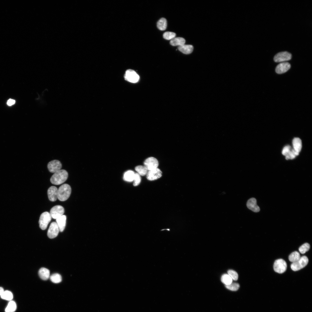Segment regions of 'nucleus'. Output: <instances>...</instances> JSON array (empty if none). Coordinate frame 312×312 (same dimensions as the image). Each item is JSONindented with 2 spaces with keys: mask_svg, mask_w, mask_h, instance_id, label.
<instances>
[{
  "mask_svg": "<svg viewBox=\"0 0 312 312\" xmlns=\"http://www.w3.org/2000/svg\"><path fill=\"white\" fill-rule=\"evenodd\" d=\"M141 181V176L137 173H135L134 180L133 185L136 186L139 184Z\"/></svg>",
  "mask_w": 312,
  "mask_h": 312,
  "instance_id": "34",
  "label": "nucleus"
},
{
  "mask_svg": "<svg viewBox=\"0 0 312 312\" xmlns=\"http://www.w3.org/2000/svg\"><path fill=\"white\" fill-rule=\"evenodd\" d=\"M167 27V22L166 19L162 18L160 19L158 22L157 27L160 31L165 30Z\"/></svg>",
  "mask_w": 312,
  "mask_h": 312,
  "instance_id": "22",
  "label": "nucleus"
},
{
  "mask_svg": "<svg viewBox=\"0 0 312 312\" xmlns=\"http://www.w3.org/2000/svg\"><path fill=\"white\" fill-rule=\"evenodd\" d=\"M186 40L184 38L180 37H175L170 42V44L173 46H180L185 44Z\"/></svg>",
  "mask_w": 312,
  "mask_h": 312,
  "instance_id": "20",
  "label": "nucleus"
},
{
  "mask_svg": "<svg viewBox=\"0 0 312 312\" xmlns=\"http://www.w3.org/2000/svg\"><path fill=\"white\" fill-rule=\"evenodd\" d=\"M293 149L299 153L302 148V143L301 139L298 138H294L292 141Z\"/></svg>",
  "mask_w": 312,
  "mask_h": 312,
  "instance_id": "18",
  "label": "nucleus"
},
{
  "mask_svg": "<svg viewBox=\"0 0 312 312\" xmlns=\"http://www.w3.org/2000/svg\"><path fill=\"white\" fill-rule=\"evenodd\" d=\"M144 164V166L148 171L157 168L159 165L158 160L153 157H150L147 158L145 161Z\"/></svg>",
  "mask_w": 312,
  "mask_h": 312,
  "instance_id": "8",
  "label": "nucleus"
},
{
  "mask_svg": "<svg viewBox=\"0 0 312 312\" xmlns=\"http://www.w3.org/2000/svg\"><path fill=\"white\" fill-rule=\"evenodd\" d=\"M310 248V245L307 243H305L301 246L299 248L300 252L302 254L308 252Z\"/></svg>",
  "mask_w": 312,
  "mask_h": 312,
  "instance_id": "30",
  "label": "nucleus"
},
{
  "mask_svg": "<svg viewBox=\"0 0 312 312\" xmlns=\"http://www.w3.org/2000/svg\"><path fill=\"white\" fill-rule=\"evenodd\" d=\"M135 170L140 176H145L147 174L148 170L144 166L139 165L135 168Z\"/></svg>",
  "mask_w": 312,
  "mask_h": 312,
  "instance_id": "24",
  "label": "nucleus"
},
{
  "mask_svg": "<svg viewBox=\"0 0 312 312\" xmlns=\"http://www.w3.org/2000/svg\"><path fill=\"white\" fill-rule=\"evenodd\" d=\"M228 289L232 291H237L240 288L239 284L237 283H232L230 285H225Z\"/></svg>",
  "mask_w": 312,
  "mask_h": 312,
  "instance_id": "32",
  "label": "nucleus"
},
{
  "mask_svg": "<svg viewBox=\"0 0 312 312\" xmlns=\"http://www.w3.org/2000/svg\"><path fill=\"white\" fill-rule=\"evenodd\" d=\"M221 279L222 282L225 285H230L232 282V279L228 274H224L223 275Z\"/></svg>",
  "mask_w": 312,
  "mask_h": 312,
  "instance_id": "26",
  "label": "nucleus"
},
{
  "mask_svg": "<svg viewBox=\"0 0 312 312\" xmlns=\"http://www.w3.org/2000/svg\"><path fill=\"white\" fill-rule=\"evenodd\" d=\"M147 175V179L150 181L157 180L162 176V172L158 168L149 171Z\"/></svg>",
  "mask_w": 312,
  "mask_h": 312,
  "instance_id": "12",
  "label": "nucleus"
},
{
  "mask_svg": "<svg viewBox=\"0 0 312 312\" xmlns=\"http://www.w3.org/2000/svg\"><path fill=\"white\" fill-rule=\"evenodd\" d=\"M68 177V174L66 170H60L52 175L50 178V181L53 184L59 185L65 182Z\"/></svg>",
  "mask_w": 312,
  "mask_h": 312,
  "instance_id": "1",
  "label": "nucleus"
},
{
  "mask_svg": "<svg viewBox=\"0 0 312 312\" xmlns=\"http://www.w3.org/2000/svg\"><path fill=\"white\" fill-rule=\"evenodd\" d=\"M50 278L51 281L52 282L55 283H60L62 281L61 276L58 273H55L52 275L50 276Z\"/></svg>",
  "mask_w": 312,
  "mask_h": 312,
  "instance_id": "27",
  "label": "nucleus"
},
{
  "mask_svg": "<svg viewBox=\"0 0 312 312\" xmlns=\"http://www.w3.org/2000/svg\"><path fill=\"white\" fill-rule=\"evenodd\" d=\"M71 192V189L70 186L67 184H63L58 189V198L60 201H65L69 198Z\"/></svg>",
  "mask_w": 312,
  "mask_h": 312,
  "instance_id": "2",
  "label": "nucleus"
},
{
  "mask_svg": "<svg viewBox=\"0 0 312 312\" xmlns=\"http://www.w3.org/2000/svg\"><path fill=\"white\" fill-rule=\"evenodd\" d=\"M17 309V305L14 301L11 300L9 303L6 307L5 312H15Z\"/></svg>",
  "mask_w": 312,
  "mask_h": 312,
  "instance_id": "23",
  "label": "nucleus"
},
{
  "mask_svg": "<svg viewBox=\"0 0 312 312\" xmlns=\"http://www.w3.org/2000/svg\"><path fill=\"white\" fill-rule=\"evenodd\" d=\"M65 213L64 207L60 205H57L52 208L50 214L52 218L57 219L63 215Z\"/></svg>",
  "mask_w": 312,
  "mask_h": 312,
  "instance_id": "6",
  "label": "nucleus"
},
{
  "mask_svg": "<svg viewBox=\"0 0 312 312\" xmlns=\"http://www.w3.org/2000/svg\"><path fill=\"white\" fill-rule=\"evenodd\" d=\"M176 36V34L174 33L167 32L164 33L163 37L166 40H171L175 37Z\"/></svg>",
  "mask_w": 312,
  "mask_h": 312,
  "instance_id": "31",
  "label": "nucleus"
},
{
  "mask_svg": "<svg viewBox=\"0 0 312 312\" xmlns=\"http://www.w3.org/2000/svg\"><path fill=\"white\" fill-rule=\"evenodd\" d=\"M124 78L126 80L133 83L137 82L139 79V75L134 70L131 69L126 71Z\"/></svg>",
  "mask_w": 312,
  "mask_h": 312,
  "instance_id": "7",
  "label": "nucleus"
},
{
  "mask_svg": "<svg viewBox=\"0 0 312 312\" xmlns=\"http://www.w3.org/2000/svg\"><path fill=\"white\" fill-rule=\"evenodd\" d=\"M2 298L3 299L11 301L13 299V295L12 292L10 291H4L3 294L1 296Z\"/></svg>",
  "mask_w": 312,
  "mask_h": 312,
  "instance_id": "28",
  "label": "nucleus"
},
{
  "mask_svg": "<svg viewBox=\"0 0 312 312\" xmlns=\"http://www.w3.org/2000/svg\"><path fill=\"white\" fill-rule=\"evenodd\" d=\"M298 153L296 152L293 149H291L288 154L285 156L286 160L293 159L299 155Z\"/></svg>",
  "mask_w": 312,
  "mask_h": 312,
  "instance_id": "29",
  "label": "nucleus"
},
{
  "mask_svg": "<svg viewBox=\"0 0 312 312\" xmlns=\"http://www.w3.org/2000/svg\"><path fill=\"white\" fill-rule=\"evenodd\" d=\"M247 205L248 209L255 213H258L260 211V207L257 205V200L254 198H252L248 201Z\"/></svg>",
  "mask_w": 312,
  "mask_h": 312,
  "instance_id": "13",
  "label": "nucleus"
},
{
  "mask_svg": "<svg viewBox=\"0 0 312 312\" xmlns=\"http://www.w3.org/2000/svg\"><path fill=\"white\" fill-rule=\"evenodd\" d=\"M60 231L59 228L56 222H52L51 224L48 232V237L53 239L56 237Z\"/></svg>",
  "mask_w": 312,
  "mask_h": 312,
  "instance_id": "10",
  "label": "nucleus"
},
{
  "mask_svg": "<svg viewBox=\"0 0 312 312\" xmlns=\"http://www.w3.org/2000/svg\"><path fill=\"white\" fill-rule=\"evenodd\" d=\"M52 218L50 213L48 212H46L41 214L39 221V227L41 230H45L46 229Z\"/></svg>",
  "mask_w": 312,
  "mask_h": 312,
  "instance_id": "4",
  "label": "nucleus"
},
{
  "mask_svg": "<svg viewBox=\"0 0 312 312\" xmlns=\"http://www.w3.org/2000/svg\"><path fill=\"white\" fill-rule=\"evenodd\" d=\"M178 48L180 52L186 54H191L193 50V47L191 45L184 44L182 46H179Z\"/></svg>",
  "mask_w": 312,
  "mask_h": 312,
  "instance_id": "17",
  "label": "nucleus"
},
{
  "mask_svg": "<svg viewBox=\"0 0 312 312\" xmlns=\"http://www.w3.org/2000/svg\"><path fill=\"white\" fill-rule=\"evenodd\" d=\"M309 260L307 256H302L298 261L292 264L291 265V268L294 271H298L305 267L307 264Z\"/></svg>",
  "mask_w": 312,
  "mask_h": 312,
  "instance_id": "3",
  "label": "nucleus"
},
{
  "mask_svg": "<svg viewBox=\"0 0 312 312\" xmlns=\"http://www.w3.org/2000/svg\"><path fill=\"white\" fill-rule=\"evenodd\" d=\"M15 102L16 101L15 100L10 99L8 100L7 102V104L8 106H11L14 105Z\"/></svg>",
  "mask_w": 312,
  "mask_h": 312,
  "instance_id": "36",
  "label": "nucleus"
},
{
  "mask_svg": "<svg viewBox=\"0 0 312 312\" xmlns=\"http://www.w3.org/2000/svg\"><path fill=\"white\" fill-rule=\"evenodd\" d=\"M47 167L50 172L55 173L61 170L62 167V164L59 160H54L49 162Z\"/></svg>",
  "mask_w": 312,
  "mask_h": 312,
  "instance_id": "11",
  "label": "nucleus"
},
{
  "mask_svg": "<svg viewBox=\"0 0 312 312\" xmlns=\"http://www.w3.org/2000/svg\"><path fill=\"white\" fill-rule=\"evenodd\" d=\"M4 292V289L3 288L0 287V296H1Z\"/></svg>",
  "mask_w": 312,
  "mask_h": 312,
  "instance_id": "37",
  "label": "nucleus"
},
{
  "mask_svg": "<svg viewBox=\"0 0 312 312\" xmlns=\"http://www.w3.org/2000/svg\"><path fill=\"white\" fill-rule=\"evenodd\" d=\"M39 274L41 279L44 280H46L50 277V271L46 268H42L39 270Z\"/></svg>",
  "mask_w": 312,
  "mask_h": 312,
  "instance_id": "19",
  "label": "nucleus"
},
{
  "mask_svg": "<svg viewBox=\"0 0 312 312\" xmlns=\"http://www.w3.org/2000/svg\"><path fill=\"white\" fill-rule=\"evenodd\" d=\"M135 173L132 171L129 170L126 172L124 174V180L128 182H132L134 181Z\"/></svg>",
  "mask_w": 312,
  "mask_h": 312,
  "instance_id": "21",
  "label": "nucleus"
},
{
  "mask_svg": "<svg viewBox=\"0 0 312 312\" xmlns=\"http://www.w3.org/2000/svg\"><path fill=\"white\" fill-rule=\"evenodd\" d=\"M58 189L54 186L50 187L48 191V194L49 199L52 201H55L57 199Z\"/></svg>",
  "mask_w": 312,
  "mask_h": 312,
  "instance_id": "15",
  "label": "nucleus"
},
{
  "mask_svg": "<svg viewBox=\"0 0 312 312\" xmlns=\"http://www.w3.org/2000/svg\"><path fill=\"white\" fill-rule=\"evenodd\" d=\"M291 149V147L290 146L288 145L285 146L283 150L282 151V154L285 156L289 153Z\"/></svg>",
  "mask_w": 312,
  "mask_h": 312,
  "instance_id": "35",
  "label": "nucleus"
},
{
  "mask_svg": "<svg viewBox=\"0 0 312 312\" xmlns=\"http://www.w3.org/2000/svg\"><path fill=\"white\" fill-rule=\"evenodd\" d=\"M228 274L231 277L232 280L237 281L238 279V275L237 273L235 271L230 270L228 271Z\"/></svg>",
  "mask_w": 312,
  "mask_h": 312,
  "instance_id": "33",
  "label": "nucleus"
},
{
  "mask_svg": "<svg viewBox=\"0 0 312 312\" xmlns=\"http://www.w3.org/2000/svg\"><path fill=\"white\" fill-rule=\"evenodd\" d=\"M290 64L288 62H283L279 64L276 67L275 71L279 74L283 73L287 71L290 68Z\"/></svg>",
  "mask_w": 312,
  "mask_h": 312,
  "instance_id": "14",
  "label": "nucleus"
},
{
  "mask_svg": "<svg viewBox=\"0 0 312 312\" xmlns=\"http://www.w3.org/2000/svg\"><path fill=\"white\" fill-rule=\"evenodd\" d=\"M273 268L274 271L279 273L281 274L285 272L287 268V264L286 262L282 259H279L275 262Z\"/></svg>",
  "mask_w": 312,
  "mask_h": 312,
  "instance_id": "5",
  "label": "nucleus"
},
{
  "mask_svg": "<svg viewBox=\"0 0 312 312\" xmlns=\"http://www.w3.org/2000/svg\"><path fill=\"white\" fill-rule=\"evenodd\" d=\"M292 58L291 54L287 52L278 53L274 56V60L277 63L282 62L290 60Z\"/></svg>",
  "mask_w": 312,
  "mask_h": 312,
  "instance_id": "9",
  "label": "nucleus"
},
{
  "mask_svg": "<svg viewBox=\"0 0 312 312\" xmlns=\"http://www.w3.org/2000/svg\"><path fill=\"white\" fill-rule=\"evenodd\" d=\"M67 217L66 216L63 215L56 219V223L59 228L60 231L63 232L66 225Z\"/></svg>",
  "mask_w": 312,
  "mask_h": 312,
  "instance_id": "16",
  "label": "nucleus"
},
{
  "mask_svg": "<svg viewBox=\"0 0 312 312\" xmlns=\"http://www.w3.org/2000/svg\"><path fill=\"white\" fill-rule=\"evenodd\" d=\"M300 257L299 253L295 251L292 252L290 255L289 259L290 262L293 263L298 261Z\"/></svg>",
  "mask_w": 312,
  "mask_h": 312,
  "instance_id": "25",
  "label": "nucleus"
}]
</instances>
